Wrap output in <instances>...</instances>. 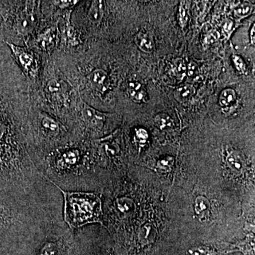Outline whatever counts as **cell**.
<instances>
[{"label":"cell","mask_w":255,"mask_h":255,"mask_svg":"<svg viewBox=\"0 0 255 255\" xmlns=\"http://www.w3.org/2000/svg\"><path fill=\"white\" fill-rule=\"evenodd\" d=\"M0 43V195L50 202L58 189L37 170L28 152L32 122L26 80Z\"/></svg>","instance_id":"cell-1"},{"label":"cell","mask_w":255,"mask_h":255,"mask_svg":"<svg viewBox=\"0 0 255 255\" xmlns=\"http://www.w3.org/2000/svg\"><path fill=\"white\" fill-rule=\"evenodd\" d=\"M36 167L58 189L85 192L95 190V159L82 139L52 150L36 164Z\"/></svg>","instance_id":"cell-2"},{"label":"cell","mask_w":255,"mask_h":255,"mask_svg":"<svg viewBox=\"0 0 255 255\" xmlns=\"http://www.w3.org/2000/svg\"><path fill=\"white\" fill-rule=\"evenodd\" d=\"M49 217L46 209L0 196V244L19 248Z\"/></svg>","instance_id":"cell-3"},{"label":"cell","mask_w":255,"mask_h":255,"mask_svg":"<svg viewBox=\"0 0 255 255\" xmlns=\"http://www.w3.org/2000/svg\"><path fill=\"white\" fill-rule=\"evenodd\" d=\"M58 189L63 195V221L72 231L94 223L103 226L102 202L97 193Z\"/></svg>","instance_id":"cell-4"},{"label":"cell","mask_w":255,"mask_h":255,"mask_svg":"<svg viewBox=\"0 0 255 255\" xmlns=\"http://www.w3.org/2000/svg\"><path fill=\"white\" fill-rule=\"evenodd\" d=\"M82 118L86 132H100L103 129L107 115L82 102Z\"/></svg>","instance_id":"cell-5"},{"label":"cell","mask_w":255,"mask_h":255,"mask_svg":"<svg viewBox=\"0 0 255 255\" xmlns=\"http://www.w3.org/2000/svg\"><path fill=\"white\" fill-rule=\"evenodd\" d=\"M9 46L10 49L14 53L15 58L17 60L18 64L22 67L25 71L30 72L34 66L35 58L33 53L23 47L16 46L14 43L5 41Z\"/></svg>","instance_id":"cell-6"},{"label":"cell","mask_w":255,"mask_h":255,"mask_svg":"<svg viewBox=\"0 0 255 255\" xmlns=\"http://www.w3.org/2000/svg\"><path fill=\"white\" fill-rule=\"evenodd\" d=\"M134 41L142 51L147 53H150L153 51L155 47L153 38L148 33L139 32L135 35Z\"/></svg>","instance_id":"cell-7"},{"label":"cell","mask_w":255,"mask_h":255,"mask_svg":"<svg viewBox=\"0 0 255 255\" xmlns=\"http://www.w3.org/2000/svg\"><path fill=\"white\" fill-rule=\"evenodd\" d=\"M196 93V90L194 86L191 85H182V86L177 87L174 92V98L180 102V103H185L188 101L190 100L191 97Z\"/></svg>","instance_id":"cell-8"},{"label":"cell","mask_w":255,"mask_h":255,"mask_svg":"<svg viewBox=\"0 0 255 255\" xmlns=\"http://www.w3.org/2000/svg\"><path fill=\"white\" fill-rule=\"evenodd\" d=\"M227 162L232 170L236 172H241L244 169L245 160L242 154L237 151H232L228 155Z\"/></svg>","instance_id":"cell-9"},{"label":"cell","mask_w":255,"mask_h":255,"mask_svg":"<svg viewBox=\"0 0 255 255\" xmlns=\"http://www.w3.org/2000/svg\"><path fill=\"white\" fill-rule=\"evenodd\" d=\"M104 16L103 4L102 1H94L88 12V18L92 23L98 24Z\"/></svg>","instance_id":"cell-10"},{"label":"cell","mask_w":255,"mask_h":255,"mask_svg":"<svg viewBox=\"0 0 255 255\" xmlns=\"http://www.w3.org/2000/svg\"><path fill=\"white\" fill-rule=\"evenodd\" d=\"M194 207H195L196 214L201 218L207 216L211 206H210L209 200L206 198L204 196H198L195 200Z\"/></svg>","instance_id":"cell-11"},{"label":"cell","mask_w":255,"mask_h":255,"mask_svg":"<svg viewBox=\"0 0 255 255\" xmlns=\"http://www.w3.org/2000/svg\"><path fill=\"white\" fill-rule=\"evenodd\" d=\"M236 100V93L233 89H226L219 97V104L222 107H230Z\"/></svg>","instance_id":"cell-12"},{"label":"cell","mask_w":255,"mask_h":255,"mask_svg":"<svg viewBox=\"0 0 255 255\" xmlns=\"http://www.w3.org/2000/svg\"><path fill=\"white\" fill-rule=\"evenodd\" d=\"M53 37H54L53 29V28H49V29L43 32L41 34L38 36L37 42L42 48L47 49L53 44Z\"/></svg>","instance_id":"cell-13"},{"label":"cell","mask_w":255,"mask_h":255,"mask_svg":"<svg viewBox=\"0 0 255 255\" xmlns=\"http://www.w3.org/2000/svg\"><path fill=\"white\" fill-rule=\"evenodd\" d=\"M155 126L160 130H163L167 128L172 127L173 126V120L167 114L160 113L157 114L154 118Z\"/></svg>","instance_id":"cell-14"},{"label":"cell","mask_w":255,"mask_h":255,"mask_svg":"<svg viewBox=\"0 0 255 255\" xmlns=\"http://www.w3.org/2000/svg\"><path fill=\"white\" fill-rule=\"evenodd\" d=\"M46 88L47 91L50 95L54 96V97H58H58H59L63 87H62L61 83L58 80L53 79V80H50L48 82Z\"/></svg>","instance_id":"cell-15"},{"label":"cell","mask_w":255,"mask_h":255,"mask_svg":"<svg viewBox=\"0 0 255 255\" xmlns=\"http://www.w3.org/2000/svg\"><path fill=\"white\" fill-rule=\"evenodd\" d=\"M187 71V66H186L185 62L182 58H177L174 61V74L182 80L185 75Z\"/></svg>","instance_id":"cell-16"},{"label":"cell","mask_w":255,"mask_h":255,"mask_svg":"<svg viewBox=\"0 0 255 255\" xmlns=\"http://www.w3.org/2000/svg\"><path fill=\"white\" fill-rule=\"evenodd\" d=\"M107 77V75L105 71L101 69H97V70H94L90 75V79L94 83L100 85L104 83Z\"/></svg>","instance_id":"cell-17"},{"label":"cell","mask_w":255,"mask_h":255,"mask_svg":"<svg viewBox=\"0 0 255 255\" xmlns=\"http://www.w3.org/2000/svg\"><path fill=\"white\" fill-rule=\"evenodd\" d=\"M66 35L68 36L69 42L73 46L78 44V37H77L76 33H75L73 26L70 25V23H68V24H67Z\"/></svg>","instance_id":"cell-18"},{"label":"cell","mask_w":255,"mask_h":255,"mask_svg":"<svg viewBox=\"0 0 255 255\" xmlns=\"http://www.w3.org/2000/svg\"><path fill=\"white\" fill-rule=\"evenodd\" d=\"M179 23L183 28L186 26L188 21L187 10H186L185 6L181 4L179 6Z\"/></svg>","instance_id":"cell-19"},{"label":"cell","mask_w":255,"mask_h":255,"mask_svg":"<svg viewBox=\"0 0 255 255\" xmlns=\"http://www.w3.org/2000/svg\"><path fill=\"white\" fill-rule=\"evenodd\" d=\"M233 62H234L235 66L236 69L240 72V73L245 74L246 71V65H245L244 61L238 55H233Z\"/></svg>","instance_id":"cell-20"},{"label":"cell","mask_w":255,"mask_h":255,"mask_svg":"<svg viewBox=\"0 0 255 255\" xmlns=\"http://www.w3.org/2000/svg\"><path fill=\"white\" fill-rule=\"evenodd\" d=\"M219 38V33L216 31H212L206 35V38H204V43L206 46H210L214 43Z\"/></svg>","instance_id":"cell-21"},{"label":"cell","mask_w":255,"mask_h":255,"mask_svg":"<svg viewBox=\"0 0 255 255\" xmlns=\"http://www.w3.org/2000/svg\"><path fill=\"white\" fill-rule=\"evenodd\" d=\"M191 255H216L212 250H210L206 248H194L189 251Z\"/></svg>","instance_id":"cell-22"},{"label":"cell","mask_w":255,"mask_h":255,"mask_svg":"<svg viewBox=\"0 0 255 255\" xmlns=\"http://www.w3.org/2000/svg\"><path fill=\"white\" fill-rule=\"evenodd\" d=\"M132 100L136 103H144V102H147V95L145 90H139L132 97Z\"/></svg>","instance_id":"cell-23"},{"label":"cell","mask_w":255,"mask_h":255,"mask_svg":"<svg viewBox=\"0 0 255 255\" xmlns=\"http://www.w3.org/2000/svg\"><path fill=\"white\" fill-rule=\"evenodd\" d=\"M251 6L249 5L244 4L240 6L239 7L236 8L235 10V14L239 17H243L246 16L251 13Z\"/></svg>","instance_id":"cell-24"},{"label":"cell","mask_w":255,"mask_h":255,"mask_svg":"<svg viewBox=\"0 0 255 255\" xmlns=\"http://www.w3.org/2000/svg\"><path fill=\"white\" fill-rule=\"evenodd\" d=\"M78 1H70V0H62V1H53V4L56 5L60 9H66L75 6Z\"/></svg>","instance_id":"cell-25"},{"label":"cell","mask_w":255,"mask_h":255,"mask_svg":"<svg viewBox=\"0 0 255 255\" xmlns=\"http://www.w3.org/2000/svg\"><path fill=\"white\" fill-rule=\"evenodd\" d=\"M142 86L139 82H132L129 83L128 85V93L130 97H132L137 92L141 90Z\"/></svg>","instance_id":"cell-26"},{"label":"cell","mask_w":255,"mask_h":255,"mask_svg":"<svg viewBox=\"0 0 255 255\" xmlns=\"http://www.w3.org/2000/svg\"><path fill=\"white\" fill-rule=\"evenodd\" d=\"M136 137L140 142H144L148 137V133L145 129L139 128L136 130Z\"/></svg>","instance_id":"cell-27"},{"label":"cell","mask_w":255,"mask_h":255,"mask_svg":"<svg viewBox=\"0 0 255 255\" xmlns=\"http://www.w3.org/2000/svg\"><path fill=\"white\" fill-rule=\"evenodd\" d=\"M233 26V23L232 21L228 20V21H226V22L224 23V25H223V28L225 32H226V33H229V32L231 31V29H232Z\"/></svg>","instance_id":"cell-28"},{"label":"cell","mask_w":255,"mask_h":255,"mask_svg":"<svg viewBox=\"0 0 255 255\" xmlns=\"http://www.w3.org/2000/svg\"><path fill=\"white\" fill-rule=\"evenodd\" d=\"M255 25H253V28H252L251 32V43L252 44L255 45Z\"/></svg>","instance_id":"cell-29"},{"label":"cell","mask_w":255,"mask_h":255,"mask_svg":"<svg viewBox=\"0 0 255 255\" xmlns=\"http://www.w3.org/2000/svg\"></svg>","instance_id":"cell-30"}]
</instances>
